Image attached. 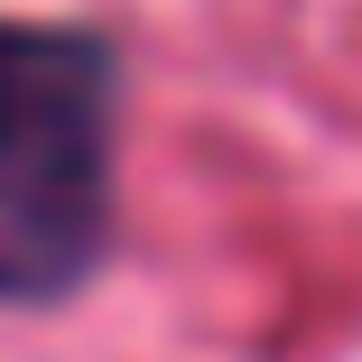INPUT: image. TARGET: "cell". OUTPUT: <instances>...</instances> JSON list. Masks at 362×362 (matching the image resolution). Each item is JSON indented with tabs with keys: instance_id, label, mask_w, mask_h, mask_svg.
I'll use <instances>...</instances> for the list:
<instances>
[{
	"instance_id": "cell-1",
	"label": "cell",
	"mask_w": 362,
	"mask_h": 362,
	"mask_svg": "<svg viewBox=\"0 0 362 362\" xmlns=\"http://www.w3.org/2000/svg\"><path fill=\"white\" fill-rule=\"evenodd\" d=\"M121 65L93 28L0 19V307H56L112 251Z\"/></svg>"
}]
</instances>
